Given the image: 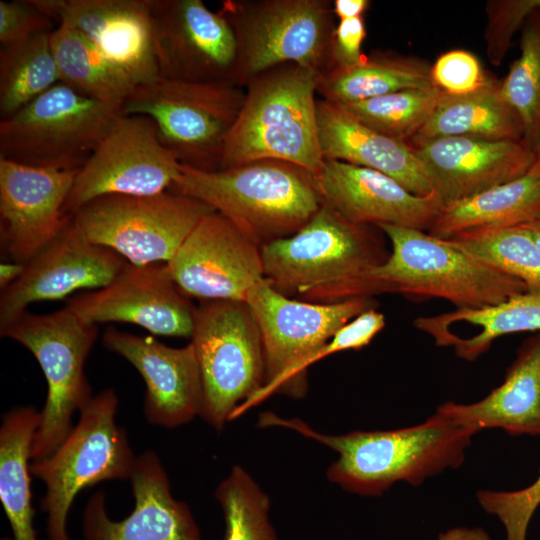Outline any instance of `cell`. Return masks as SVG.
<instances>
[{"mask_svg": "<svg viewBox=\"0 0 540 540\" xmlns=\"http://www.w3.org/2000/svg\"><path fill=\"white\" fill-rule=\"evenodd\" d=\"M257 425L286 428L335 451L338 458L326 470L328 481L361 496H380L401 481L417 486L458 468L476 434L438 410L415 426L340 435L321 433L299 418L270 411L259 414Z\"/></svg>", "mask_w": 540, "mask_h": 540, "instance_id": "6da1fadb", "label": "cell"}, {"mask_svg": "<svg viewBox=\"0 0 540 540\" xmlns=\"http://www.w3.org/2000/svg\"><path fill=\"white\" fill-rule=\"evenodd\" d=\"M388 255L371 226L324 204L297 232L261 247L264 277L276 291L318 303L365 297L364 276Z\"/></svg>", "mask_w": 540, "mask_h": 540, "instance_id": "7a4b0ae2", "label": "cell"}, {"mask_svg": "<svg viewBox=\"0 0 540 540\" xmlns=\"http://www.w3.org/2000/svg\"><path fill=\"white\" fill-rule=\"evenodd\" d=\"M169 191L209 205L260 248L297 232L322 204L311 173L276 160L212 171L180 164Z\"/></svg>", "mask_w": 540, "mask_h": 540, "instance_id": "3957f363", "label": "cell"}, {"mask_svg": "<svg viewBox=\"0 0 540 540\" xmlns=\"http://www.w3.org/2000/svg\"><path fill=\"white\" fill-rule=\"evenodd\" d=\"M319 76L287 64L252 80L226 137L219 169L276 160L317 175L324 163L315 98Z\"/></svg>", "mask_w": 540, "mask_h": 540, "instance_id": "277c9868", "label": "cell"}, {"mask_svg": "<svg viewBox=\"0 0 540 540\" xmlns=\"http://www.w3.org/2000/svg\"><path fill=\"white\" fill-rule=\"evenodd\" d=\"M377 228L389 239L391 251L382 264L364 276L362 296L398 293L413 298H440L456 309L474 310L530 289L449 239L389 224Z\"/></svg>", "mask_w": 540, "mask_h": 540, "instance_id": "5b68a950", "label": "cell"}, {"mask_svg": "<svg viewBox=\"0 0 540 540\" xmlns=\"http://www.w3.org/2000/svg\"><path fill=\"white\" fill-rule=\"evenodd\" d=\"M118 403L111 388L93 396L56 450L31 461V474L45 485L39 505L47 515L48 540H73L67 520L80 491L107 480L130 479L137 456L117 424Z\"/></svg>", "mask_w": 540, "mask_h": 540, "instance_id": "8992f818", "label": "cell"}, {"mask_svg": "<svg viewBox=\"0 0 540 540\" xmlns=\"http://www.w3.org/2000/svg\"><path fill=\"white\" fill-rule=\"evenodd\" d=\"M221 12L237 42L235 82L248 85L278 66L320 75L333 67V4L326 0L225 1Z\"/></svg>", "mask_w": 540, "mask_h": 540, "instance_id": "52a82bcc", "label": "cell"}, {"mask_svg": "<svg viewBox=\"0 0 540 540\" xmlns=\"http://www.w3.org/2000/svg\"><path fill=\"white\" fill-rule=\"evenodd\" d=\"M0 334L27 348L45 376L47 396L31 448L32 461L44 459L72 430L74 413L93 397L85 361L97 338V325L64 307L49 314L25 311L0 328Z\"/></svg>", "mask_w": 540, "mask_h": 540, "instance_id": "ba28073f", "label": "cell"}, {"mask_svg": "<svg viewBox=\"0 0 540 540\" xmlns=\"http://www.w3.org/2000/svg\"><path fill=\"white\" fill-rule=\"evenodd\" d=\"M246 91L232 82H190L158 77L135 86L122 114L154 122L161 143L180 164L219 169L226 137L236 122Z\"/></svg>", "mask_w": 540, "mask_h": 540, "instance_id": "9c48e42d", "label": "cell"}, {"mask_svg": "<svg viewBox=\"0 0 540 540\" xmlns=\"http://www.w3.org/2000/svg\"><path fill=\"white\" fill-rule=\"evenodd\" d=\"M248 304L259 327L265 356L264 385L238 406L230 421L274 393L302 397L307 388L298 380L299 365L326 344L346 323L375 308L373 297L339 302L299 301L276 291L267 279L248 293Z\"/></svg>", "mask_w": 540, "mask_h": 540, "instance_id": "30bf717a", "label": "cell"}, {"mask_svg": "<svg viewBox=\"0 0 540 540\" xmlns=\"http://www.w3.org/2000/svg\"><path fill=\"white\" fill-rule=\"evenodd\" d=\"M190 343L202 388L199 417L221 432L235 409L264 385L259 327L245 301H203L196 307Z\"/></svg>", "mask_w": 540, "mask_h": 540, "instance_id": "8fae6325", "label": "cell"}, {"mask_svg": "<svg viewBox=\"0 0 540 540\" xmlns=\"http://www.w3.org/2000/svg\"><path fill=\"white\" fill-rule=\"evenodd\" d=\"M121 113V107L59 82L0 121V157L35 167L79 169Z\"/></svg>", "mask_w": 540, "mask_h": 540, "instance_id": "7c38bea8", "label": "cell"}, {"mask_svg": "<svg viewBox=\"0 0 540 540\" xmlns=\"http://www.w3.org/2000/svg\"><path fill=\"white\" fill-rule=\"evenodd\" d=\"M212 211L197 199L168 190L145 196H100L84 204L72 218L87 240L140 266L169 262Z\"/></svg>", "mask_w": 540, "mask_h": 540, "instance_id": "4fadbf2b", "label": "cell"}, {"mask_svg": "<svg viewBox=\"0 0 540 540\" xmlns=\"http://www.w3.org/2000/svg\"><path fill=\"white\" fill-rule=\"evenodd\" d=\"M180 162L161 143L152 119L120 114L78 169L64 212L72 215L104 195H155L168 191Z\"/></svg>", "mask_w": 540, "mask_h": 540, "instance_id": "5bb4252c", "label": "cell"}, {"mask_svg": "<svg viewBox=\"0 0 540 540\" xmlns=\"http://www.w3.org/2000/svg\"><path fill=\"white\" fill-rule=\"evenodd\" d=\"M159 77L235 83L237 42L221 12L201 0H150Z\"/></svg>", "mask_w": 540, "mask_h": 540, "instance_id": "9a60e30c", "label": "cell"}, {"mask_svg": "<svg viewBox=\"0 0 540 540\" xmlns=\"http://www.w3.org/2000/svg\"><path fill=\"white\" fill-rule=\"evenodd\" d=\"M187 297L245 301L265 279L261 248L216 211L205 215L166 263Z\"/></svg>", "mask_w": 540, "mask_h": 540, "instance_id": "2e32d148", "label": "cell"}, {"mask_svg": "<svg viewBox=\"0 0 540 540\" xmlns=\"http://www.w3.org/2000/svg\"><path fill=\"white\" fill-rule=\"evenodd\" d=\"M129 263L87 240L73 218L27 263L21 277L1 291L0 328L35 302L60 300L80 289L109 285Z\"/></svg>", "mask_w": 540, "mask_h": 540, "instance_id": "e0dca14e", "label": "cell"}, {"mask_svg": "<svg viewBox=\"0 0 540 540\" xmlns=\"http://www.w3.org/2000/svg\"><path fill=\"white\" fill-rule=\"evenodd\" d=\"M66 307L91 324L125 322L154 335L190 338L196 312L166 263H129L109 285L70 299Z\"/></svg>", "mask_w": 540, "mask_h": 540, "instance_id": "ac0fdd59", "label": "cell"}, {"mask_svg": "<svg viewBox=\"0 0 540 540\" xmlns=\"http://www.w3.org/2000/svg\"><path fill=\"white\" fill-rule=\"evenodd\" d=\"M77 171L0 157V244L11 261L27 263L69 222L64 206Z\"/></svg>", "mask_w": 540, "mask_h": 540, "instance_id": "d6986e66", "label": "cell"}, {"mask_svg": "<svg viewBox=\"0 0 540 540\" xmlns=\"http://www.w3.org/2000/svg\"><path fill=\"white\" fill-rule=\"evenodd\" d=\"M53 22L91 43L137 86L159 77L150 0H32Z\"/></svg>", "mask_w": 540, "mask_h": 540, "instance_id": "ffe728a7", "label": "cell"}, {"mask_svg": "<svg viewBox=\"0 0 540 540\" xmlns=\"http://www.w3.org/2000/svg\"><path fill=\"white\" fill-rule=\"evenodd\" d=\"M134 508L122 520L106 509L95 492L82 513L83 540H202L189 506L174 498L167 472L152 450L137 455L130 477Z\"/></svg>", "mask_w": 540, "mask_h": 540, "instance_id": "44dd1931", "label": "cell"}, {"mask_svg": "<svg viewBox=\"0 0 540 540\" xmlns=\"http://www.w3.org/2000/svg\"><path fill=\"white\" fill-rule=\"evenodd\" d=\"M314 179L321 203L359 225L425 231L442 207L435 191L415 195L384 173L342 161L324 160Z\"/></svg>", "mask_w": 540, "mask_h": 540, "instance_id": "7402d4cb", "label": "cell"}, {"mask_svg": "<svg viewBox=\"0 0 540 540\" xmlns=\"http://www.w3.org/2000/svg\"><path fill=\"white\" fill-rule=\"evenodd\" d=\"M103 344L142 376L146 386L143 411L150 424L171 429L199 417L202 388L191 343L175 348L152 336L109 327L103 334Z\"/></svg>", "mask_w": 540, "mask_h": 540, "instance_id": "603a6c76", "label": "cell"}, {"mask_svg": "<svg viewBox=\"0 0 540 540\" xmlns=\"http://www.w3.org/2000/svg\"><path fill=\"white\" fill-rule=\"evenodd\" d=\"M412 149L442 205L515 180L536 161L535 150L524 139L448 137Z\"/></svg>", "mask_w": 540, "mask_h": 540, "instance_id": "cb8c5ba5", "label": "cell"}, {"mask_svg": "<svg viewBox=\"0 0 540 540\" xmlns=\"http://www.w3.org/2000/svg\"><path fill=\"white\" fill-rule=\"evenodd\" d=\"M317 122L324 160L379 171L415 195L435 191L423 164L408 144L372 130L339 104L324 99L317 102Z\"/></svg>", "mask_w": 540, "mask_h": 540, "instance_id": "d4e9b609", "label": "cell"}, {"mask_svg": "<svg viewBox=\"0 0 540 540\" xmlns=\"http://www.w3.org/2000/svg\"><path fill=\"white\" fill-rule=\"evenodd\" d=\"M437 410L475 433L501 428L513 436H540V332L522 344L502 384L485 398L472 404L449 401Z\"/></svg>", "mask_w": 540, "mask_h": 540, "instance_id": "484cf974", "label": "cell"}, {"mask_svg": "<svg viewBox=\"0 0 540 540\" xmlns=\"http://www.w3.org/2000/svg\"><path fill=\"white\" fill-rule=\"evenodd\" d=\"M540 217V162L521 177L442 205L428 233L450 239L462 232L528 224Z\"/></svg>", "mask_w": 540, "mask_h": 540, "instance_id": "4316f807", "label": "cell"}, {"mask_svg": "<svg viewBox=\"0 0 540 540\" xmlns=\"http://www.w3.org/2000/svg\"><path fill=\"white\" fill-rule=\"evenodd\" d=\"M448 137L521 140L524 139V126L502 96L500 83L492 79L481 89L466 95L445 94L408 145L416 148Z\"/></svg>", "mask_w": 540, "mask_h": 540, "instance_id": "83f0119b", "label": "cell"}, {"mask_svg": "<svg viewBox=\"0 0 540 540\" xmlns=\"http://www.w3.org/2000/svg\"><path fill=\"white\" fill-rule=\"evenodd\" d=\"M466 322L481 330L470 338H461L453 333L447 346L467 361H474L485 353L497 338L520 332H540V289H529L507 300L481 309H455L437 316L419 317L414 326L432 336L441 346L450 325Z\"/></svg>", "mask_w": 540, "mask_h": 540, "instance_id": "f1b7e54d", "label": "cell"}, {"mask_svg": "<svg viewBox=\"0 0 540 540\" xmlns=\"http://www.w3.org/2000/svg\"><path fill=\"white\" fill-rule=\"evenodd\" d=\"M41 413L33 406H15L0 427V501L13 540H37L31 493V448Z\"/></svg>", "mask_w": 540, "mask_h": 540, "instance_id": "f546056e", "label": "cell"}, {"mask_svg": "<svg viewBox=\"0 0 540 540\" xmlns=\"http://www.w3.org/2000/svg\"><path fill=\"white\" fill-rule=\"evenodd\" d=\"M431 66L413 57L382 54L351 68H333L319 76L317 92L343 104L390 93L434 86Z\"/></svg>", "mask_w": 540, "mask_h": 540, "instance_id": "4dcf8cb0", "label": "cell"}, {"mask_svg": "<svg viewBox=\"0 0 540 540\" xmlns=\"http://www.w3.org/2000/svg\"><path fill=\"white\" fill-rule=\"evenodd\" d=\"M50 39L61 83L87 97L122 108L136 86L124 71L64 25H57Z\"/></svg>", "mask_w": 540, "mask_h": 540, "instance_id": "1f68e13d", "label": "cell"}, {"mask_svg": "<svg viewBox=\"0 0 540 540\" xmlns=\"http://www.w3.org/2000/svg\"><path fill=\"white\" fill-rule=\"evenodd\" d=\"M51 32L0 48V118L6 119L60 82Z\"/></svg>", "mask_w": 540, "mask_h": 540, "instance_id": "d6a6232c", "label": "cell"}, {"mask_svg": "<svg viewBox=\"0 0 540 540\" xmlns=\"http://www.w3.org/2000/svg\"><path fill=\"white\" fill-rule=\"evenodd\" d=\"M449 240L530 289H540V249L526 226L475 229Z\"/></svg>", "mask_w": 540, "mask_h": 540, "instance_id": "836d02e7", "label": "cell"}, {"mask_svg": "<svg viewBox=\"0 0 540 540\" xmlns=\"http://www.w3.org/2000/svg\"><path fill=\"white\" fill-rule=\"evenodd\" d=\"M445 94L438 87L430 86L339 105L372 130L408 144Z\"/></svg>", "mask_w": 540, "mask_h": 540, "instance_id": "e575fe53", "label": "cell"}, {"mask_svg": "<svg viewBox=\"0 0 540 540\" xmlns=\"http://www.w3.org/2000/svg\"><path fill=\"white\" fill-rule=\"evenodd\" d=\"M214 496L224 516V540H278L270 497L241 465L232 466Z\"/></svg>", "mask_w": 540, "mask_h": 540, "instance_id": "d590c367", "label": "cell"}, {"mask_svg": "<svg viewBox=\"0 0 540 540\" xmlns=\"http://www.w3.org/2000/svg\"><path fill=\"white\" fill-rule=\"evenodd\" d=\"M504 99L524 126V140L535 150L540 143V8L521 28L520 56L500 83Z\"/></svg>", "mask_w": 540, "mask_h": 540, "instance_id": "8d00e7d4", "label": "cell"}, {"mask_svg": "<svg viewBox=\"0 0 540 540\" xmlns=\"http://www.w3.org/2000/svg\"><path fill=\"white\" fill-rule=\"evenodd\" d=\"M479 505L504 525L506 540H526L530 520L540 505V472L529 486L515 491L481 490Z\"/></svg>", "mask_w": 540, "mask_h": 540, "instance_id": "74e56055", "label": "cell"}, {"mask_svg": "<svg viewBox=\"0 0 540 540\" xmlns=\"http://www.w3.org/2000/svg\"><path fill=\"white\" fill-rule=\"evenodd\" d=\"M539 8L540 0H491L486 3L484 39L492 65L501 64L514 34L522 28L531 13Z\"/></svg>", "mask_w": 540, "mask_h": 540, "instance_id": "f35d334b", "label": "cell"}, {"mask_svg": "<svg viewBox=\"0 0 540 540\" xmlns=\"http://www.w3.org/2000/svg\"><path fill=\"white\" fill-rule=\"evenodd\" d=\"M430 72L433 85L451 96L472 93L492 80L475 55L460 49L440 55Z\"/></svg>", "mask_w": 540, "mask_h": 540, "instance_id": "ab89813d", "label": "cell"}, {"mask_svg": "<svg viewBox=\"0 0 540 540\" xmlns=\"http://www.w3.org/2000/svg\"><path fill=\"white\" fill-rule=\"evenodd\" d=\"M384 326L383 313L374 308L362 312L342 326L326 344L299 365L296 372L299 382L307 388L308 367L326 356L346 350H359L367 346Z\"/></svg>", "mask_w": 540, "mask_h": 540, "instance_id": "60d3db41", "label": "cell"}, {"mask_svg": "<svg viewBox=\"0 0 540 540\" xmlns=\"http://www.w3.org/2000/svg\"><path fill=\"white\" fill-rule=\"evenodd\" d=\"M53 21L32 0H0V46L22 42L34 35L52 32Z\"/></svg>", "mask_w": 540, "mask_h": 540, "instance_id": "b9f144b4", "label": "cell"}, {"mask_svg": "<svg viewBox=\"0 0 540 540\" xmlns=\"http://www.w3.org/2000/svg\"><path fill=\"white\" fill-rule=\"evenodd\" d=\"M365 37L363 16L339 20L332 38L333 68L346 69L360 64L365 58L361 49Z\"/></svg>", "mask_w": 540, "mask_h": 540, "instance_id": "7bdbcfd3", "label": "cell"}, {"mask_svg": "<svg viewBox=\"0 0 540 540\" xmlns=\"http://www.w3.org/2000/svg\"><path fill=\"white\" fill-rule=\"evenodd\" d=\"M369 5L368 0H335L333 12L339 20L356 18L363 16Z\"/></svg>", "mask_w": 540, "mask_h": 540, "instance_id": "ee69618b", "label": "cell"}, {"mask_svg": "<svg viewBox=\"0 0 540 540\" xmlns=\"http://www.w3.org/2000/svg\"><path fill=\"white\" fill-rule=\"evenodd\" d=\"M438 540H491L480 527H454L438 535Z\"/></svg>", "mask_w": 540, "mask_h": 540, "instance_id": "f6af8a7d", "label": "cell"}, {"mask_svg": "<svg viewBox=\"0 0 540 540\" xmlns=\"http://www.w3.org/2000/svg\"><path fill=\"white\" fill-rule=\"evenodd\" d=\"M25 270V263L16 261H4L0 264V289L1 291L17 281Z\"/></svg>", "mask_w": 540, "mask_h": 540, "instance_id": "bcb514c9", "label": "cell"}, {"mask_svg": "<svg viewBox=\"0 0 540 540\" xmlns=\"http://www.w3.org/2000/svg\"><path fill=\"white\" fill-rule=\"evenodd\" d=\"M524 226L530 231L535 243L540 249V217Z\"/></svg>", "mask_w": 540, "mask_h": 540, "instance_id": "7dc6e473", "label": "cell"}, {"mask_svg": "<svg viewBox=\"0 0 540 540\" xmlns=\"http://www.w3.org/2000/svg\"><path fill=\"white\" fill-rule=\"evenodd\" d=\"M536 158L540 162V143H539V145L537 147V150H536Z\"/></svg>", "mask_w": 540, "mask_h": 540, "instance_id": "c3c4849f", "label": "cell"}]
</instances>
